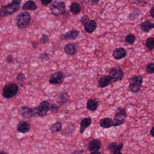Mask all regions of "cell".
Segmentation results:
<instances>
[{
	"mask_svg": "<svg viewBox=\"0 0 154 154\" xmlns=\"http://www.w3.org/2000/svg\"><path fill=\"white\" fill-rule=\"evenodd\" d=\"M88 20V15H84V16L82 18L81 21L82 23V24H84L87 21L89 20Z\"/></svg>",
	"mask_w": 154,
	"mask_h": 154,
	"instance_id": "obj_34",
	"label": "cell"
},
{
	"mask_svg": "<svg viewBox=\"0 0 154 154\" xmlns=\"http://www.w3.org/2000/svg\"><path fill=\"white\" fill-rule=\"evenodd\" d=\"M21 115L24 117L30 118L35 116L37 114V108H29L27 107H23L20 109Z\"/></svg>",
	"mask_w": 154,
	"mask_h": 154,
	"instance_id": "obj_10",
	"label": "cell"
},
{
	"mask_svg": "<svg viewBox=\"0 0 154 154\" xmlns=\"http://www.w3.org/2000/svg\"><path fill=\"white\" fill-rule=\"evenodd\" d=\"M19 91V88L16 84L14 83L6 85L3 89L2 95L6 99H11L15 96Z\"/></svg>",
	"mask_w": 154,
	"mask_h": 154,
	"instance_id": "obj_5",
	"label": "cell"
},
{
	"mask_svg": "<svg viewBox=\"0 0 154 154\" xmlns=\"http://www.w3.org/2000/svg\"><path fill=\"white\" fill-rule=\"evenodd\" d=\"M153 28H154V23H153Z\"/></svg>",
	"mask_w": 154,
	"mask_h": 154,
	"instance_id": "obj_46",
	"label": "cell"
},
{
	"mask_svg": "<svg viewBox=\"0 0 154 154\" xmlns=\"http://www.w3.org/2000/svg\"><path fill=\"white\" fill-rule=\"evenodd\" d=\"M90 154H101V153L99 152H93Z\"/></svg>",
	"mask_w": 154,
	"mask_h": 154,
	"instance_id": "obj_43",
	"label": "cell"
},
{
	"mask_svg": "<svg viewBox=\"0 0 154 154\" xmlns=\"http://www.w3.org/2000/svg\"><path fill=\"white\" fill-rule=\"evenodd\" d=\"M21 2V1H13L7 5L2 6L0 9V18L11 15L16 12L20 8Z\"/></svg>",
	"mask_w": 154,
	"mask_h": 154,
	"instance_id": "obj_1",
	"label": "cell"
},
{
	"mask_svg": "<svg viewBox=\"0 0 154 154\" xmlns=\"http://www.w3.org/2000/svg\"><path fill=\"white\" fill-rule=\"evenodd\" d=\"M64 77L63 73L61 71L53 73L50 77L49 82L51 84L53 85H57L63 81Z\"/></svg>",
	"mask_w": 154,
	"mask_h": 154,
	"instance_id": "obj_9",
	"label": "cell"
},
{
	"mask_svg": "<svg viewBox=\"0 0 154 154\" xmlns=\"http://www.w3.org/2000/svg\"><path fill=\"white\" fill-rule=\"evenodd\" d=\"M50 103L47 100L42 101L40 104L36 108L37 114L40 116L44 117L46 116L48 111L49 110Z\"/></svg>",
	"mask_w": 154,
	"mask_h": 154,
	"instance_id": "obj_8",
	"label": "cell"
},
{
	"mask_svg": "<svg viewBox=\"0 0 154 154\" xmlns=\"http://www.w3.org/2000/svg\"><path fill=\"white\" fill-rule=\"evenodd\" d=\"M110 80H111V78L109 76H103L99 80V86L101 88L106 87L109 85Z\"/></svg>",
	"mask_w": 154,
	"mask_h": 154,
	"instance_id": "obj_20",
	"label": "cell"
},
{
	"mask_svg": "<svg viewBox=\"0 0 154 154\" xmlns=\"http://www.w3.org/2000/svg\"><path fill=\"white\" fill-rule=\"evenodd\" d=\"M129 85L128 88L130 91L134 93H137L140 91L143 82L142 76H133L129 79Z\"/></svg>",
	"mask_w": 154,
	"mask_h": 154,
	"instance_id": "obj_2",
	"label": "cell"
},
{
	"mask_svg": "<svg viewBox=\"0 0 154 154\" xmlns=\"http://www.w3.org/2000/svg\"><path fill=\"white\" fill-rule=\"evenodd\" d=\"M150 14L151 16L154 18V6L152 7L151 9H150Z\"/></svg>",
	"mask_w": 154,
	"mask_h": 154,
	"instance_id": "obj_39",
	"label": "cell"
},
{
	"mask_svg": "<svg viewBox=\"0 0 154 154\" xmlns=\"http://www.w3.org/2000/svg\"><path fill=\"white\" fill-rule=\"evenodd\" d=\"M124 71L121 68L116 67L110 71L109 77L114 82L122 80L124 77Z\"/></svg>",
	"mask_w": 154,
	"mask_h": 154,
	"instance_id": "obj_7",
	"label": "cell"
},
{
	"mask_svg": "<svg viewBox=\"0 0 154 154\" xmlns=\"http://www.w3.org/2000/svg\"><path fill=\"white\" fill-rule=\"evenodd\" d=\"M140 15V11L139 9L136 8L129 14V18L131 20H134L137 19Z\"/></svg>",
	"mask_w": 154,
	"mask_h": 154,
	"instance_id": "obj_28",
	"label": "cell"
},
{
	"mask_svg": "<svg viewBox=\"0 0 154 154\" xmlns=\"http://www.w3.org/2000/svg\"><path fill=\"white\" fill-rule=\"evenodd\" d=\"M0 154H8L7 153L5 152H0Z\"/></svg>",
	"mask_w": 154,
	"mask_h": 154,
	"instance_id": "obj_44",
	"label": "cell"
},
{
	"mask_svg": "<svg viewBox=\"0 0 154 154\" xmlns=\"http://www.w3.org/2000/svg\"><path fill=\"white\" fill-rule=\"evenodd\" d=\"M58 106L56 104H50L49 110L51 112H57L58 110Z\"/></svg>",
	"mask_w": 154,
	"mask_h": 154,
	"instance_id": "obj_31",
	"label": "cell"
},
{
	"mask_svg": "<svg viewBox=\"0 0 154 154\" xmlns=\"http://www.w3.org/2000/svg\"><path fill=\"white\" fill-rule=\"evenodd\" d=\"M69 96L67 94H63L61 96H60L57 99V102L58 103L59 105H62L67 102L68 100Z\"/></svg>",
	"mask_w": 154,
	"mask_h": 154,
	"instance_id": "obj_24",
	"label": "cell"
},
{
	"mask_svg": "<svg viewBox=\"0 0 154 154\" xmlns=\"http://www.w3.org/2000/svg\"><path fill=\"white\" fill-rule=\"evenodd\" d=\"M87 108L90 111H94L97 108L98 104L96 99H90L87 102Z\"/></svg>",
	"mask_w": 154,
	"mask_h": 154,
	"instance_id": "obj_22",
	"label": "cell"
},
{
	"mask_svg": "<svg viewBox=\"0 0 154 154\" xmlns=\"http://www.w3.org/2000/svg\"><path fill=\"white\" fill-rule=\"evenodd\" d=\"M30 20V14L28 12L26 11L20 12L16 17L17 26L21 29H24L29 24Z\"/></svg>",
	"mask_w": 154,
	"mask_h": 154,
	"instance_id": "obj_3",
	"label": "cell"
},
{
	"mask_svg": "<svg viewBox=\"0 0 154 154\" xmlns=\"http://www.w3.org/2000/svg\"><path fill=\"white\" fill-rule=\"evenodd\" d=\"M52 1H42V0H41V2L42 3L43 5H48L49 4H50L52 2Z\"/></svg>",
	"mask_w": 154,
	"mask_h": 154,
	"instance_id": "obj_37",
	"label": "cell"
},
{
	"mask_svg": "<svg viewBox=\"0 0 154 154\" xmlns=\"http://www.w3.org/2000/svg\"><path fill=\"white\" fill-rule=\"evenodd\" d=\"M127 55L126 51L124 48H117L113 53V56L116 59L119 60L125 58Z\"/></svg>",
	"mask_w": 154,
	"mask_h": 154,
	"instance_id": "obj_13",
	"label": "cell"
},
{
	"mask_svg": "<svg viewBox=\"0 0 154 154\" xmlns=\"http://www.w3.org/2000/svg\"><path fill=\"white\" fill-rule=\"evenodd\" d=\"M140 29L144 32H149L153 29V23L150 20L145 21L140 25Z\"/></svg>",
	"mask_w": 154,
	"mask_h": 154,
	"instance_id": "obj_17",
	"label": "cell"
},
{
	"mask_svg": "<svg viewBox=\"0 0 154 154\" xmlns=\"http://www.w3.org/2000/svg\"><path fill=\"white\" fill-rule=\"evenodd\" d=\"M32 47H33V48H36L38 47V43L35 41L33 42H32Z\"/></svg>",
	"mask_w": 154,
	"mask_h": 154,
	"instance_id": "obj_41",
	"label": "cell"
},
{
	"mask_svg": "<svg viewBox=\"0 0 154 154\" xmlns=\"http://www.w3.org/2000/svg\"><path fill=\"white\" fill-rule=\"evenodd\" d=\"M124 147V145L123 144H120L119 145L117 146V147L116 149V151H120L121 150V149L123 148Z\"/></svg>",
	"mask_w": 154,
	"mask_h": 154,
	"instance_id": "obj_38",
	"label": "cell"
},
{
	"mask_svg": "<svg viewBox=\"0 0 154 154\" xmlns=\"http://www.w3.org/2000/svg\"><path fill=\"white\" fill-rule=\"evenodd\" d=\"M80 32L77 30H71L63 35V39L66 40L75 39L79 34Z\"/></svg>",
	"mask_w": 154,
	"mask_h": 154,
	"instance_id": "obj_16",
	"label": "cell"
},
{
	"mask_svg": "<svg viewBox=\"0 0 154 154\" xmlns=\"http://www.w3.org/2000/svg\"><path fill=\"white\" fill-rule=\"evenodd\" d=\"M49 38L47 34H43L40 38V41L42 43H46L48 42Z\"/></svg>",
	"mask_w": 154,
	"mask_h": 154,
	"instance_id": "obj_33",
	"label": "cell"
},
{
	"mask_svg": "<svg viewBox=\"0 0 154 154\" xmlns=\"http://www.w3.org/2000/svg\"><path fill=\"white\" fill-rule=\"evenodd\" d=\"M97 27V23L93 20H88L84 24L85 31L89 33H92L96 30Z\"/></svg>",
	"mask_w": 154,
	"mask_h": 154,
	"instance_id": "obj_12",
	"label": "cell"
},
{
	"mask_svg": "<svg viewBox=\"0 0 154 154\" xmlns=\"http://www.w3.org/2000/svg\"><path fill=\"white\" fill-rule=\"evenodd\" d=\"M146 71L149 74L154 73V62H151L147 65L146 67Z\"/></svg>",
	"mask_w": 154,
	"mask_h": 154,
	"instance_id": "obj_30",
	"label": "cell"
},
{
	"mask_svg": "<svg viewBox=\"0 0 154 154\" xmlns=\"http://www.w3.org/2000/svg\"><path fill=\"white\" fill-rule=\"evenodd\" d=\"M146 46L149 50L154 49V38L149 37L146 39Z\"/></svg>",
	"mask_w": 154,
	"mask_h": 154,
	"instance_id": "obj_26",
	"label": "cell"
},
{
	"mask_svg": "<svg viewBox=\"0 0 154 154\" xmlns=\"http://www.w3.org/2000/svg\"><path fill=\"white\" fill-rule=\"evenodd\" d=\"M150 134H151L152 137H154V126L152 127L151 131H150Z\"/></svg>",
	"mask_w": 154,
	"mask_h": 154,
	"instance_id": "obj_40",
	"label": "cell"
},
{
	"mask_svg": "<svg viewBox=\"0 0 154 154\" xmlns=\"http://www.w3.org/2000/svg\"><path fill=\"white\" fill-rule=\"evenodd\" d=\"M13 61V58L12 55H10L7 56L6 58V61L9 63H12Z\"/></svg>",
	"mask_w": 154,
	"mask_h": 154,
	"instance_id": "obj_35",
	"label": "cell"
},
{
	"mask_svg": "<svg viewBox=\"0 0 154 154\" xmlns=\"http://www.w3.org/2000/svg\"><path fill=\"white\" fill-rule=\"evenodd\" d=\"M25 79V76L23 73H20L17 75L16 77V80L19 82H23L24 81Z\"/></svg>",
	"mask_w": 154,
	"mask_h": 154,
	"instance_id": "obj_32",
	"label": "cell"
},
{
	"mask_svg": "<svg viewBox=\"0 0 154 154\" xmlns=\"http://www.w3.org/2000/svg\"><path fill=\"white\" fill-rule=\"evenodd\" d=\"M100 126L103 128H109L112 126H113L114 122L112 119L109 118H106L101 119L100 122Z\"/></svg>",
	"mask_w": 154,
	"mask_h": 154,
	"instance_id": "obj_18",
	"label": "cell"
},
{
	"mask_svg": "<svg viewBox=\"0 0 154 154\" xmlns=\"http://www.w3.org/2000/svg\"><path fill=\"white\" fill-rule=\"evenodd\" d=\"M113 154H123L120 152V151H115Z\"/></svg>",
	"mask_w": 154,
	"mask_h": 154,
	"instance_id": "obj_42",
	"label": "cell"
},
{
	"mask_svg": "<svg viewBox=\"0 0 154 154\" xmlns=\"http://www.w3.org/2000/svg\"><path fill=\"white\" fill-rule=\"evenodd\" d=\"M50 9L51 13L54 16L61 15L65 12L66 5L64 2L60 1H56L51 4Z\"/></svg>",
	"mask_w": 154,
	"mask_h": 154,
	"instance_id": "obj_4",
	"label": "cell"
},
{
	"mask_svg": "<svg viewBox=\"0 0 154 154\" xmlns=\"http://www.w3.org/2000/svg\"><path fill=\"white\" fill-rule=\"evenodd\" d=\"M92 2H94V3H97L98 2V1H93Z\"/></svg>",
	"mask_w": 154,
	"mask_h": 154,
	"instance_id": "obj_45",
	"label": "cell"
},
{
	"mask_svg": "<svg viewBox=\"0 0 154 154\" xmlns=\"http://www.w3.org/2000/svg\"><path fill=\"white\" fill-rule=\"evenodd\" d=\"M17 130L22 134L28 133L30 129V125L26 121L20 122L17 127Z\"/></svg>",
	"mask_w": 154,
	"mask_h": 154,
	"instance_id": "obj_11",
	"label": "cell"
},
{
	"mask_svg": "<svg viewBox=\"0 0 154 154\" xmlns=\"http://www.w3.org/2000/svg\"><path fill=\"white\" fill-rule=\"evenodd\" d=\"M117 144L116 143H111L107 146V149L111 153H114L117 147Z\"/></svg>",
	"mask_w": 154,
	"mask_h": 154,
	"instance_id": "obj_29",
	"label": "cell"
},
{
	"mask_svg": "<svg viewBox=\"0 0 154 154\" xmlns=\"http://www.w3.org/2000/svg\"><path fill=\"white\" fill-rule=\"evenodd\" d=\"M62 128V124L60 122H57L52 125L51 127V131L52 134L60 132Z\"/></svg>",
	"mask_w": 154,
	"mask_h": 154,
	"instance_id": "obj_25",
	"label": "cell"
},
{
	"mask_svg": "<svg viewBox=\"0 0 154 154\" xmlns=\"http://www.w3.org/2000/svg\"><path fill=\"white\" fill-rule=\"evenodd\" d=\"M136 38L134 34H128L126 36L125 41L129 45H133L135 42Z\"/></svg>",
	"mask_w": 154,
	"mask_h": 154,
	"instance_id": "obj_27",
	"label": "cell"
},
{
	"mask_svg": "<svg viewBox=\"0 0 154 154\" xmlns=\"http://www.w3.org/2000/svg\"><path fill=\"white\" fill-rule=\"evenodd\" d=\"M70 10L73 14H79L81 11L80 5L77 2L73 3L70 6Z\"/></svg>",
	"mask_w": 154,
	"mask_h": 154,
	"instance_id": "obj_23",
	"label": "cell"
},
{
	"mask_svg": "<svg viewBox=\"0 0 154 154\" xmlns=\"http://www.w3.org/2000/svg\"><path fill=\"white\" fill-rule=\"evenodd\" d=\"M83 152L84 151L82 150H75L70 154H82Z\"/></svg>",
	"mask_w": 154,
	"mask_h": 154,
	"instance_id": "obj_36",
	"label": "cell"
},
{
	"mask_svg": "<svg viewBox=\"0 0 154 154\" xmlns=\"http://www.w3.org/2000/svg\"><path fill=\"white\" fill-rule=\"evenodd\" d=\"M38 6L33 1H29L23 4L22 6V9L23 10L35 11L38 9Z\"/></svg>",
	"mask_w": 154,
	"mask_h": 154,
	"instance_id": "obj_21",
	"label": "cell"
},
{
	"mask_svg": "<svg viewBox=\"0 0 154 154\" xmlns=\"http://www.w3.org/2000/svg\"><path fill=\"white\" fill-rule=\"evenodd\" d=\"M126 116V112L124 108L120 107L118 108L116 112L114 121H113V126H118L123 124L125 121Z\"/></svg>",
	"mask_w": 154,
	"mask_h": 154,
	"instance_id": "obj_6",
	"label": "cell"
},
{
	"mask_svg": "<svg viewBox=\"0 0 154 154\" xmlns=\"http://www.w3.org/2000/svg\"><path fill=\"white\" fill-rule=\"evenodd\" d=\"M91 123V118H84L80 123V132L81 134H83L87 127H88Z\"/></svg>",
	"mask_w": 154,
	"mask_h": 154,
	"instance_id": "obj_19",
	"label": "cell"
},
{
	"mask_svg": "<svg viewBox=\"0 0 154 154\" xmlns=\"http://www.w3.org/2000/svg\"><path fill=\"white\" fill-rule=\"evenodd\" d=\"M64 51L68 55H75L77 51L76 45L73 43L67 44L64 48Z\"/></svg>",
	"mask_w": 154,
	"mask_h": 154,
	"instance_id": "obj_15",
	"label": "cell"
},
{
	"mask_svg": "<svg viewBox=\"0 0 154 154\" xmlns=\"http://www.w3.org/2000/svg\"><path fill=\"white\" fill-rule=\"evenodd\" d=\"M102 144L100 141L97 139H93L90 143L88 149L90 152H99L101 149Z\"/></svg>",
	"mask_w": 154,
	"mask_h": 154,
	"instance_id": "obj_14",
	"label": "cell"
}]
</instances>
